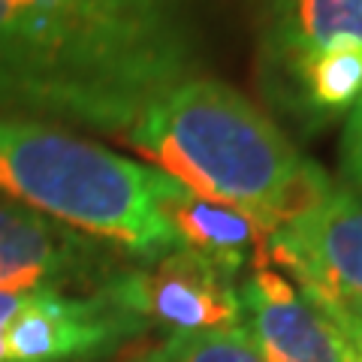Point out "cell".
<instances>
[{"instance_id":"obj_1","label":"cell","mask_w":362,"mask_h":362,"mask_svg":"<svg viewBox=\"0 0 362 362\" xmlns=\"http://www.w3.org/2000/svg\"><path fill=\"white\" fill-rule=\"evenodd\" d=\"M121 139L151 169L247 211L272 235L335 185L247 97L209 76L154 97Z\"/></svg>"},{"instance_id":"obj_2","label":"cell","mask_w":362,"mask_h":362,"mask_svg":"<svg viewBox=\"0 0 362 362\" xmlns=\"http://www.w3.org/2000/svg\"><path fill=\"white\" fill-rule=\"evenodd\" d=\"M151 166L70 127L0 112V197L112 242L148 263L178 239L151 202Z\"/></svg>"},{"instance_id":"obj_3","label":"cell","mask_w":362,"mask_h":362,"mask_svg":"<svg viewBox=\"0 0 362 362\" xmlns=\"http://www.w3.org/2000/svg\"><path fill=\"white\" fill-rule=\"evenodd\" d=\"M169 90L49 0H0V112L124 133Z\"/></svg>"},{"instance_id":"obj_4","label":"cell","mask_w":362,"mask_h":362,"mask_svg":"<svg viewBox=\"0 0 362 362\" xmlns=\"http://www.w3.org/2000/svg\"><path fill=\"white\" fill-rule=\"evenodd\" d=\"M145 332L106 290H0V362H94Z\"/></svg>"},{"instance_id":"obj_5","label":"cell","mask_w":362,"mask_h":362,"mask_svg":"<svg viewBox=\"0 0 362 362\" xmlns=\"http://www.w3.org/2000/svg\"><path fill=\"white\" fill-rule=\"evenodd\" d=\"M130 263L112 242L0 197V290L97 293Z\"/></svg>"},{"instance_id":"obj_6","label":"cell","mask_w":362,"mask_h":362,"mask_svg":"<svg viewBox=\"0 0 362 362\" xmlns=\"http://www.w3.org/2000/svg\"><path fill=\"white\" fill-rule=\"evenodd\" d=\"M118 305L148 323V329L211 332L239 329V278L187 247L148 263H130L103 287Z\"/></svg>"},{"instance_id":"obj_7","label":"cell","mask_w":362,"mask_h":362,"mask_svg":"<svg viewBox=\"0 0 362 362\" xmlns=\"http://www.w3.org/2000/svg\"><path fill=\"white\" fill-rule=\"evenodd\" d=\"M338 45H362V0H259L257 9V76L275 112L299 76Z\"/></svg>"},{"instance_id":"obj_8","label":"cell","mask_w":362,"mask_h":362,"mask_svg":"<svg viewBox=\"0 0 362 362\" xmlns=\"http://www.w3.org/2000/svg\"><path fill=\"white\" fill-rule=\"evenodd\" d=\"M90 37L139 64L166 88L199 76L197 33L185 0H49Z\"/></svg>"},{"instance_id":"obj_9","label":"cell","mask_w":362,"mask_h":362,"mask_svg":"<svg viewBox=\"0 0 362 362\" xmlns=\"http://www.w3.org/2000/svg\"><path fill=\"white\" fill-rule=\"evenodd\" d=\"M239 329L263 362H347L341 332L272 266L239 281Z\"/></svg>"},{"instance_id":"obj_10","label":"cell","mask_w":362,"mask_h":362,"mask_svg":"<svg viewBox=\"0 0 362 362\" xmlns=\"http://www.w3.org/2000/svg\"><path fill=\"white\" fill-rule=\"evenodd\" d=\"M272 257L296 281L362 299V190L335 181L314 209L272 235Z\"/></svg>"},{"instance_id":"obj_11","label":"cell","mask_w":362,"mask_h":362,"mask_svg":"<svg viewBox=\"0 0 362 362\" xmlns=\"http://www.w3.org/2000/svg\"><path fill=\"white\" fill-rule=\"evenodd\" d=\"M151 202L181 247L211 259L235 278L275 263L272 233L242 209L202 197L157 169L151 175Z\"/></svg>"},{"instance_id":"obj_12","label":"cell","mask_w":362,"mask_h":362,"mask_svg":"<svg viewBox=\"0 0 362 362\" xmlns=\"http://www.w3.org/2000/svg\"><path fill=\"white\" fill-rule=\"evenodd\" d=\"M133 362H263L242 329L175 332Z\"/></svg>"},{"instance_id":"obj_13","label":"cell","mask_w":362,"mask_h":362,"mask_svg":"<svg viewBox=\"0 0 362 362\" xmlns=\"http://www.w3.org/2000/svg\"><path fill=\"white\" fill-rule=\"evenodd\" d=\"M296 287H299V284H296ZM299 290H302V296L308 299L320 314L329 317V323L335 326L338 332H341L344 344H347V362H362V329H359V326L350 320V317H347L341 308H338V305H332L329 299H326L323 293L308 290V287H299Z\"/></svg>"},{"instance_id":"obj_14","label":"cell","mask_w":362,"mask_h":362,"mask_svg":"<svg viewBox=\"0 0 362 362\" xmlns=\"http://www.w3.org/2000/svg\"><path fill=\"white\" fill-rule=\"evenodd\" d=\"M299 287H308V290H317V293H323L326 299H329L332 305H338L350 320H354L359 329H362V299H354V296H347V293H338L332 287H326V284H317V281H296Z\"/></svg>"},{"instance_id":"obj_15","label":"cell","mask_w":362,"mask_h":362,"mask_svg":"<svg viewBox=\"0 0 362 362\" xmlns=\"http://www.w3.org/2000/svg\"><path fill=\"white\" fill-rule=\"evenodd\" d=\"M362 145V94L356 100V106L350 109V115L344 118V133H341V145H338V157L354 154Z\"/></svg>"}]
</instances>
